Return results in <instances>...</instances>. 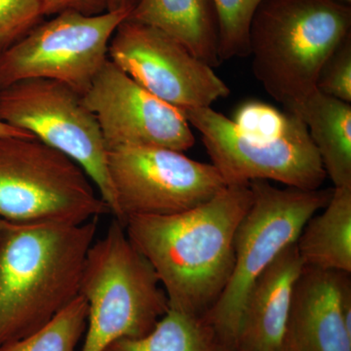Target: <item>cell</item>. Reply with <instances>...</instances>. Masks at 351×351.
I'll list each match as a JSON object with an SVG mask.
<instances>
[{
	"mask_svg": "<svg viewBox=\"0 0 351 351\" xmlns=\"http://www.w3.org/2000/svg\"><path fill=\"white\" fill-rule=\"evenodd\" d=\"M252 203L250 184H228L188 211L127 219V237L151 263L170 308L203 316L214 306L232 274L235 235Z\"/></svg>",
	"mask_w": 351,
	"mask_h": 351,
	"instance_id": "6da1fadb",
	"label": "cell"
},
{
	"mask_svg": "<svg viewBox=\"0 0 351 351\" xmlns=\"http://www.w3.org/2000/svg\"><path fill=\"white\" fill-rule=\"evenodd\" d=\"M0 121L32 134L75 161L114 213L107 147L82 95L56 80H22L0 90Z\"/></svg>",
	"mask_w": 351,
	"mask_h": 351,
	"instance_id": "ba28073f",
	"label": "cell"
},
{
	"mask_svg": "<svg viewBox=\"0 0 351 351\" xmlns=\"http://www.w3.org/2000/svg\"><path fill=\"white\" fill-rule=\"evenodd\" d=\"M2 219H0V230H1Z\"/></svg>",
	"mask_w": 351,
	"mask_h": 351,
	"instance_id": "f1b7e54d",
	"label": "cell"
},
{
	"mask_svg": "<svg viewBox=\"0 0 351 351\" xmlns=\"http://www.w3.org/2000/svg\"><path fill=\"white\" fill-rule=\"evenodd\" d=\"M128 19L164 32L212 68L221 62L213 0H138Z\"/></svg>",
	"mask_w": 351,
	"mask_h": 351,
	"instance_id": "9a60e30c",
	"label": "cell"
},
{
	"mask_svg": "<svg viewBox=\"0 0 351 351\" xmlns=\"http://www.w3.org/2000/svg\"><path fill=\"white\" fill-rule=\"evenodd\" d=\"M212 351H239L237 348H233L232 346L223 345V343H219L217 339L216 343H215L213 350Z\"/></svg>",
	"mask_w": 351,
	"mask_h": 351,
	"instance_id": "4316f807",
	"label": "cell"
},
{
	"mask_svg": "<svg viewBox=\"0 0 351 351\" xmlns=\"http://www.w3.org/2000/svg\"><path fill=\"white\" fill-rule=\"evenodd\" d=\"M302 269L304 262L294 243L284 249L258 276L242 309L237 350H278Z\"/></svg>",
	"mask_w": 351,
	"mask_h": 351,
	"instance_id": "5bb4252c",
	"label": "cell"
},
{
	"mask_svg": "<svg viewBox=\"0 0 351 351\" xmlns=\"http://www.w3.org/2000/svg\"><path fill=\"white\" fill-rule=\"evenodd\" d=\"M322 210L295 241L300 257L306 267L351 274V186L332 188Z\"/></svg>",
	"mask_w": 351,
	"mask_h": 351,
	"instance_id": "e0dca14e",
	"label": "cell"
},
{
	"mask_svg": "<svg viewBox=\"0 0 351 351\" xmlns=\"http://www.w3.org/2000/svg\"><path fill=\"white\" fill-rule=\"evenodd\" d=\"M80 295L88 306L80 351H104L119 339L145 336L169 309L151 263L115 219L88 252Z\"/></svg>",
	"mask_w": 351,
	"mask_h": 351,
	"instance_id": "277c9868",
	"label": "cell"
},
{
	"mask_svg": "<svg viewBox=\"0 0 351 351\" xmlns=\"http://www.w3.org/2000/svg\"><path fill=\"white\" fill-rule=\"evenodd\" d=\"M244 135L262 140L281 137L292 123L293 114L258 101L242 104L232 119Z\"/></svg>",
	"mask_w": 351,
	"mask_h": 351,
	"instance_id": "44dd1931",
	"label": "cell"
},
{
	"mask_svg": "<svg viewBox=\"0 0 351 351\" xmlns=\"http://www.w3.org/2000/svg\"><path fill=\"white\" fill-rule=\"evenodd\" d=\"M132 9L98 15L64 11L38 24L0 53V90L22 80L45 78L84 96L108 60L113 34Z\"/></svg>",
	"mask_w": 351,
	"mask_h": 351,
	"instance_id": "52a82bcc",
	"label": "cell"
},
{
	"mask_svg": "<svg viewBox=\"0 0 351 351\" xmlns=\"http://www.w3.org/2000/svg\"><path fill=\"white\" fill-rule=\"evenodd\" d=\"M306 125L334 188L351 186V105L316 88L284 107Z\"/></svg>",
	"mask_w": 351,
	"mask_h": 351,
	"instance_id": "2e32d148",
	"label": "cell"
},
{
	"mask_svg": "<svg viewBox=\"0 0 351 351\" xmlns=\"http://www.w3.org/2000/svg\"><path fill=\"white\" fill-rule=\"evenodd\" d=\"M43 17L40 0H0V53L27 36Z\"/></svg>",
	"mask_w": 351,
	"mask_h": 351,
	"instance_id": "7402d4cb",
	"label": "cell"
},
{
	"mask_svg": "<svg viewBox=\"0 0 351 351\" xmlns=\"http://www.w3.org/2000/svg\"><path fill=\"white\" fill-rule=\"evenodd\" d=\"M108 170L115 201L113 216L123 226L131 217L188 211L228 186L213 164L164 147L110 149Z\"/></svg>",
	"mask_w": 351,
	"mask_h": 351,
	"instance_id": "30bf717a",
	"label": "cell"
},
{
	"mask_svg": "<svg viewBox=\"0 0 351 351\" xmlns=\"http://www.w3.org/2000/svg\"><path fill=\"white\" fill-rule=\"evenodd\" d=\"M350 34V5L334 0H263L249 29L253 73L286 107L316 89L323 64Z\"/></svg>",
	"mask_w": 351,
	"mask_h": 351,
	"instance_id": "3957f363",
	"label": "cell"
},
{
	"mask_svg": "<svg viewBox=\"0 0 351 351\" xmlns=\"http://www.w3.org/2000/svg\"><path fill=\"white\" fill-rule=\"evenodd\" d=\"M334 1L339 2V3L346 4V5L351 6V0H334Z\"/></svg>",
	"mask_w": 351,
	"mask_h": 351,
	"instance_id": "83f0119b",
	"label": "cell"
},
{
	"mask_svg": "<svg viewBox=\"0 0 351 351\" xmlns=\"http://www.w3.org/2000/svg\"><path fill=\"white\" fill-rule=\"evenodd\" d=\"M43 16L75 11L85 15L107 12L106 0H40Z\"/></svg>",
	"mask_w": 351,
	"mask_h": 351,
	"instance_id": "cb8c5ba5",
	"label": "cell"
},
{
	"mask_svg": "<svg viewBox=\"0 0 351 351\" xmlns=\"http://www.w3.org/2000/svg\"><path fill=\"white\" fill-rule=\"evenodd\" d=\"M316 88L323 94L351 103V34L323 64Z\"/></svg>",
	"mask_w": 351,
	"mask_h": 351,
	"instance_id": "603a6c76",
	"label": "cell"
},
{
	"mask_svg": "<svg viewBox=\"0 0 351 351\" xmlns=\"http://www.w3.org/2000/svg\"><path fill=\"white\" fill-rule=\"evenodd\" d=\"M350 284V274L304 265L277 351H351L341 307Z\"/></svg>",
	"mask_w": 351,
	"mask_h": 351,
	"instance_id": "4fadbf2b",
	"label": "cell"
},
{
	"mask_svg": "<svg viewBox=\"0 0 351 351\" xmlns=\"http://www.w3.org/2000/svg\"><path fill=\"white\" fill-rule=\"evenodd\" d=\"M88 306L82 295L57 314L47 324L0 351H80L87 327Z\"/></svg>",
	"mask_w": 351,
	"mask_h": 351,
	"instance_id": "d6986e66",
	"label": "cell"
},
{
	"mask_svg": "<svg viewBox=\"0 0 351 351\" xmlns=\"http://www.w3.org/2000/svg\"><path fill=\"white\" fill-rule=\"evenodd\" d=\"M83 97L108 151L154 147L186 152L195 137L184 115L138 85L110 59Z\"/></svg>",
	"mask_w": 351,
	"mask_h": 351,
	"instance_id": "7c38bea8",
	"label": "cell"
},
{
	"mask_svg": "<svg viewBox=\"0 0 351 351\" xmlns=\"http://www.w3.org/2000/svg\"><path fill=\"white\" fill-rule=\"evenodd\" d=\"M108 56L138 85L180 112L211 107L230 93L214 68L181 43L128 18L113 34Z\"/></svg>",
	"mask_w": 351,
	"mask_h": 351,
	"instance_id": "8fae6325",
	"label": "cell"
},
{
	"mask_svg": "<svg viewBox=\"0 0 351 351\" xmlns=\"http://www.w3.org/2000/svg\"><path fill=\"white\" fill-rule=\"evenodd\" d=\"M250 186L253 203L235 235L232 274L203 315L219 343L233 348L252 286L284 249L295 243L307 221L326 206L332 195V189H278L267 181L251 182Z\"/></svg>",
	"mask_w": 351,
	"mask_h": 351,
	"instance_id": "5b68a950",
	"label": "cell"
},
{
	"mask_svg": "<svg viewBox=\"0 0 351 351\" xmlns=\"http://www.w3.org/2000/svg\"><path fill=\"white\" fill-rule=\"evenodd\" d=\"M0 137H34L32 134L27 133L24 130H21L19 128H16L9 125V124L4 123L0 121Z\"/></svg>",
	"mask_w": 351,
	"mask_h": 351,
	"instance_id": "d4e9b609",
	"label": "cell"
},
{
	"mask_svg": "<svg viewBox=\"0 0 351 351\" xmlns=\"http://www.w3.org/2000/svg\"><path fill=\"white\" fill-rule=\"evenodd\" d=\"M110 212L84 170L36 137H0V219L78 225Z\"/></svg>",
	"mask_w": 351,
	"mask_h": 351,
	"instance_id": "8992f818",
	"label": "cell"
},
{
	"mask_svg": "<svg viewBox=\"0 0 351 351\" xmlns=\"http://www.w3.org/2000/svg\"><path fill=\"white\" fill-rule=\"evenodd\" d=\"M216 335L203 316L168 309L151 332L121 339L104 351H212Z\"/></svg>",
	"mask_w": 351,
	"mask_h": 351,
	"instance_id": "ac0fdd59",
	"label": "cell"
},
{
	"mask_svg": "<svg viewBox=\"0 0 351 351\" xmlns=\"http://www.w3.org/2000/svg\"><path fill=\"white\" fill-rule=\"evenodd\" d=\"M138 0H106L107 11H117L121 9L133 8Z\"/></svg>",
	"mask_w": 351,
	"mask_h": 351,
	"instance_id": "484cf974",
	"label": "cell"
},
{
	"mask_svg": "<svg viewBox=\"0 0 351 351\" xmlns=\"http://www.w3.org/2000/svg\"><path fill=\"white\" fill-rule=\"evenodd\" d=\"M181 112L200 132L212 164L228 184L276 181L289 188L314 191L326 179L306 125L293 113L284 135L262 140L244 135L232 119L211 107Z\"/></svg>",
	"mask_w": 351,
	"mask_h": 351,
	"instance_id": "9c48e42d",
	"label": "cell"
},
{
	"mask_svg": "<svg viewBox=\"0 0 351 351\" xmlns=\"http://www.w3.org/2000/svg\"><path fill=\"white\" fill-rule=\"evenodd\" d=\"M263 0H213L219 20L221 61L249 56V29Z\"/></svg>",
	"mask_w": 351,
	"mask_h": 351,
	"instance_id": "ffe728a7",
	"label": "cell"
},
{
	"mask_svg": "<svg viewBox=\"0 0 351 351\" xmlns=\"http://www.w3.org/2000/svg\"><path fill=\"white\" fill-rule=\"evenodd\" d=\"M98 219L13 223L0 230V348L47 324L80 295Z\"/></svg>",
	"mask_w": 351,
	"mask_h": 351,
	"instance_id": "7a4b0ae2",
	"label": "cell"
}]
</instances>
